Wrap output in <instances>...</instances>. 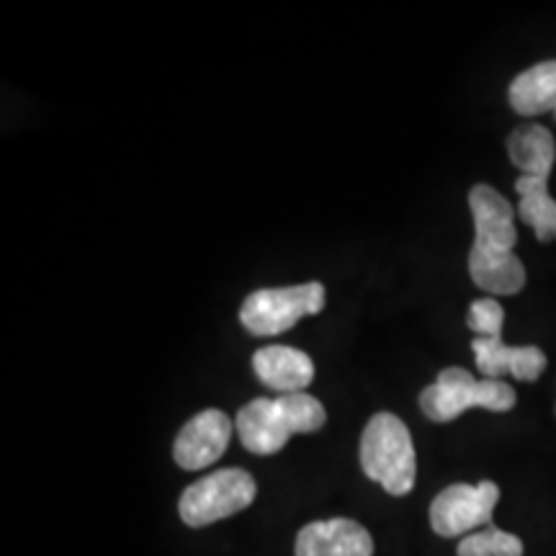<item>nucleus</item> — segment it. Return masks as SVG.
<instances>
[{"instance_id":"obj_1","label":"nucleus","mask_w":556,"mask_h":556,"mask_svg":"<svg viewBox=\"0 0 556 556\" xmlns=\"http://www.w3.org/2000/svg\"><path fill=\"white\" fill-rule=\"evenodd\" d=\"M361 467L389 495L402 497L413 490L417 477L415 446L407 426L397 415L379 413L368 420L361 438Z\"/></svg>"},{"instance_id":"obj_2","label":"nucleus","mask_w":556,"mask_h":556,"mask_svg":"<svg viewBox=\"0 0 556 556\" xmlns=\"http://www.w3.org/2000/svg\"><path fill=\"white\" fill-rule=\"evenodd\" d=\"M420 407L433 422H451L471 407L507 413L516 407V389L500 379H475L467 368H443L435 384L420 394Z\"/></svg>"},{"instance_id":"obj_3","label":"nucleus","mask_w":556,"mask_h":556,"mask_svg":"<svg viewBox=\"0 0 556 556\" xmlns=\"http://www.w3.org/2000/svg\"><path fill=\"white\" fill-rule=\"evenodd\" d=\"M325 309V287L319 281L287 289H261L245 299L240 323L258 338H274L294 328L302 317Z\"/></svg>"},{"instance_id":"obj_4","label":"nucleus","mask_w":556,"mask_h":556,"mask_svg":"<svg viewBox=\"0 0 556 556\" xmlns=\"http://www.w3.org/2000/svg\"><path fill=\"white\" fill-rule=\"evenodd\" d=\"M255 495H258V484L248 471L219 469L191 484L180 497L178 510L186 526L204 528L245 510L253 505Z\"/></svg>"},{"instance_id":"obj_5","label":"nucleus","mask_w":556,"mask_h":556,"mask_svg":"<svg viewBox=\"0 0 556 556\" xmlns=\"http://www.w3.org/2000/svg\"><path fill=\"white\" fill-rule=\"evenodd\" d=\"M500 500L495 482L451 484L430 505V526L438 536L454 539L475 528L492 526V513Z\"/></svg>"},{"instance_id":"obj_6","label":"nucleus","mask_w":556,"mask_h":556,"mask_svg":"<svg viewBox=\"0 0 556 556\" xmlns=\"http://www.w3.org/2000/svg\"><path fill=\"white\" fill-rule=\"evenodd\" d=\"M235 422L222 409H204L191 417L173 443V458L178 467L197 471L214 464L227 451Z\"/></svg>"},{"instance_id":"obj_7","label":"nucleus","mask_w":556,"mask_h":556,"mask_svg":"<svg viewBox=\"0 0 556 556\" xmlns=\"http://www.w3.org/2000/svg\"><path fill=\"white\" fill-rule=\"evenodd\" d=\"M238 435L250 454L270 456L278 454L289 443L294 433L287 409H283L281 400H266L258 397L248 402L238 413Z\"/></svg>"},{"instance_id":"obj_8","label":"nucleus","mask_w":556,"mask_h":556,"mask_svg":"<svg viewBox=\"0 0 556 556\" xmlns=\"http://www.w3.org/2000/svg\"><path fill=\"white\" fill-rule=\"evenodd\" d=\"M469 208L475 217V245L495 253H513L518 242L516 212L510 201L492 186L479 184L469 193Z\"/></svg>"},{"instance_id":"obj_9","label":"nucleus","mask_w":556,"mask_h":556,"mask_svg":"<svg viewBox=\"0 0 556 556\" xmlns=\"http://www.w3.org/2000/svg\"><path fill=\"white\" fill-rule=\"evenodd\" d=\"M294 552L296 556H371L374 539L356 520H317L299 531Z\"/></svg>"},{"instance_id":"obj_10","label":"nucleus","mask_w":556,"mask_h":556,"mask_svg":"<svg viewBox=\"0 0 556 556\" xmlns=\"http://www.w3.org/2000/svg\"><path fill=\"white\" fill-rule=\"evenodd\" d=\"M477 368L484 379H500L513 374L520 381H536L546 368V353L536 345L510 348L503 338H477L475 343Z\"/></svg>"},{"instance_id":"obj_11","label":"nucleus","mask_w":556,"mask_h":556,"mask_svg":"<svg viewBox=\"0 0 556 556\" xmlns=\"http://www.w3.org/2000/svg\"><path fill=\"white\" fill-rule=\"evenodd\" d=\"M253 368L263 384L283 394L304 392L315 379V364L307 353L291 345H266L253 356Z\"/></svg>"},{"instance_id":"obj_12","label":"nucleus","mask_w":556,"mask_h":556,"mask_svg":"<svg viewBox=\"0 0 556 556\" xmlns=\"http://www.w3.org/2000/svg\"><path fill=\"white\" fill-rule=\"evenodd\" d=\"M469 274L486 294L510 296L526 287V268L516 253H495L471 245Z\"/></svg>"},{"instance_id":"obj_13","label":"nucleus","mask_w":556,"mask_h":556,"mask_svg":"<svg viewBox=\"0 0 556 556\" xmlns=\"http://www.w3.org/2000/svg\"><path fill=\"white\" fill-rule=\"evenodd\" d=\"M510 106L523 116L556 111V60L523 70L507 90Z\"/></svg>"},{"instance_id":"obj_14","label":"nucleus","mask_w":556,"mask_h":556,"mask_svg":"<svg viewBox=\"0 0 556 556\" xmlns=\"http://www.w3.org/2000/svg\"><path fill=\"white\" fill-rule=\"evenodd\" d=\"M507 155L516 168L523 170V176L548 180L556 157L552 131L541 124H526V127L513 129V135L507 137Z\"/></svg>"},{"instance_id":"obj_15","label":"nucleus","mask_w":556,"mask_h":556,"mask_svg":"<svg viewBox=\"0 0 556 556\" xmlns=\"http://www.w3.org/2000/svg\"><path fill=\"white\" fill-rule=\"evenodd\" d=\"M516 191L520 193L518 217L533 227L541 242L556 240V201L548 197L546 178L520 176Z\"/></svg>"},{"instance_id":"obj_16","label":"nucleus","mask_w":556,"mask_h":556,"mask_svg":"<svg viewBox=\"0 0 556 556\" xmlns=\"http://www.w3.org/2000/svg\"><path fill=\"white\" fill-rule=\"evenodd\" d=\"M458 556H523V541L513 533L486 526L458 544Z\"/></svg>"},{"instance_id":"obj_17","label":"nucleus","mask_w":556,"mask_h":556,"mask_svg":"<svg viewBox=\"0 0 556 556\" xmlns=\"http://www.w3.org/2000/svg\"><path fill=\"white\" fill-rule=\"evenodd\" d=\"M278 400H281L283 409H287L291 426H294V433H315V430L323 428L325 420H328L323 402L309 397V394H283V397Z\"/></svg>"},{"instance_id":"obj_18","label":"nucleus","mask_w":556,"mask_h":556,"mask_svg":"<svg viewBox=\"0 0 556 556\" xmlns=\"http://www.w3.org/2000/svg\"><path fill=\"white\" fill-rule=\"evenodd\" d=\"M469 330H475L479 338H503L505 312L495 299H477L467 315Z\"/></svg>"},{"instance_id":"obj_19","label":"nucleus","mask_w":556,"mask_h":556,"mask_svg":"<svg viewBox=\"0 0 556 556\" xmlns=\"http://www.w3.org/2000/svg\"><path fill=\"white\" fill-rule=\"evenodd\" d=\"M554 116H556V111H554Z\"/></svg>"}]
</instances>
